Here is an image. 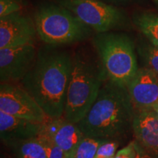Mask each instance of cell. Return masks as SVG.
I'll use <instances>...</instances> for the list:
<instances>
[{
    "instance_id": "cell-1",
    "label": "cell",
    "mask_w": 158,
    "mask_h": 158,
    "mask_svg": "<svg viewBox=\"0 0 158 158\" xmlns=\"http://www.w3.org/2000/svg\"><path fill=\"white\" fill-rule=\"evenodd\" d=\"M72 65L73 56L67 51L53 45L43 47L37 52L32 68L19 83L48 117L64 115Z\"/></svg>"
},
{
    "instance_id": "cell-2",
    "label": "cell",
    "mask_w": 158,
    "mask_h": 158,
    "mask_svg": "<svg viewBox=\"0 0 158 158\" xmlns=\"http://www.w3.org/2000/svg\"><path fill=\"white\" fill-rule=\"evenodd\" d=\"M135 114L127 87L107 79L78 125L84 136L119 143L133 130Z\"/></svg>"
},
{
    "instance_id": "cell-3",
    "label": "cell",
    "mask_w": 158,
    "mask_h": 158,
    "mask_svg": "<svg viewBox=\"0 0 158 158\" xmlns=\"http://www.w3.org/2000/svg\"><path fill=\"white\" fill-rule=\"evenodd\" d=\"M107 79L98 54L95 56L86 49L78 48L73 55L63 117L74 123L80 122L95 102Z\"/></svg>"
},
{
    "instance_id": "cell-4",
    "label": "cell",
    "mask_w": 158,
    "mask_h": 158,
    "mask_svg": "<svg viewBox=\"0 0 158 158\" xmlns=\"http://www.w3.org/2000/svg\"><path fill=\"white\" fill-rule=\"evenodd\" d=\"M92 43L108 79L127 86L138 69L133 39L124 32L107 31L97 33Z\"/></svg>"
},
{
    "instance_id": "cell-5",
    "label": "cell",
    "mask_w": 158,
    "mask_h": 158,
    "mask_svg": "<svg viewBox=\"0 0 158 158\" xmlns=\"http://www.w3.org/2000/svg\"><path fill=\"white\" fill-rule=\"evenodd\" d=\"M34 21L41 40L53 46L82 42L89 38L93 32L73 13L59 4L39 6Z\"/></svg>"
},
{
    "instance_id": "cell-6",
    "label": "cell",
    "mask_w": 158,
    "mask_h": 158,
    "mask_svg": "<svg viewBox=\"0 0 158 158\" xmlns=\"http://www.w3.org/2000/svg\"><path fill=\"white\" fill-rule=\"evenodd\" d=\"M96 33L117 31L130 27L125 12L101 0H57Z\"/></svg>"
},
{
    "instance_id": "cell-7",
    "label": "cell",
    "mask_w": 158,
    "mask_h": 158,
    "mask_svg": "<svg viewBox=\"0 0 158 158\" xmlns=\"http://www.w3.org/2000/svg\"><path fill=\"white\" fill-rule=\"evenodd\" d=\"M0 111L38 123L49 118L29 92L13 83L0 84Z\"/></svg>"
},
{
    "instance_id": "cell-8",
    "label": "cell",
    "mask_w": 158,
    "mask_h": 158,
    "mask_svg": "<svg viewBox=\"0 0 158 158\" xmlns=\"http://www.w3.org/2000/svg\"><path fill=\"white\" fill-rule=\"evenodd\" d=\"M37 55L34 44L0 48V81L19 84L33 67Z\"/></svg>"
},
{
    "instance_id": "cell-9",
    "label": "cell",
    "mask_w": 158,
    "mask_h": 158,
    "mask_svg": "<svg viewBox=\"0 0 158 158\" xmlns=\"http://www.w3.org/2000/svg\"><path fill=\"white\" fill-rule=\"evenodd\" d=\"M37 35L35 21L21 12L0 19V48L34 44Z\"/></svg>"
},
{
    "instance_id": "cell-10",
    "label": "cell",
    "mask_w": 158,
    "mask_h": 158,
    "mask_svg": "<svg viewBox=\"0 0 158 158\" xmlns=\"http://www.w3.org/2000/svg\"><path fill=\"white\" fill-rule=\"evenodd\" d=\"M126 87L135 112L158 107V77L153 71L145 67L138 68Z\"/></svg>"
},
{
    "instance_id": "cell-11",
    "label": "cell",
    "mask_w": 158,
    "mask_h": 158,
    "mask_svg": "<svg viewBox=\"0 0 158 158\" xmlns=\"http://www.w3.org/2000/svg\"><path fill=\"white\" fill-rule=\"evenodd\" d=\"M42 130L63 150L64 158L76 149L84 135L78 123L68 121L64 117L50 118L43 123Z\"/></svg>"
},
{
    "instance_id": "cell-12",
    "label": "cell",
    "mask_w": 158,
    "mask_h": 158,
    "mask_svg": "<svg viewBox=\"0 0 158 158\" xmlns=\"http://www.w3.org/2000/svg\"><path fill=\"white\" fill-rule=\"evenodd\" d=\"M43 123L31 122L0 111V138L9 146L37 137L42 129Z\"/></svg>"
},
{
    "instance_id": "cell-13",
    "label": "cell",
    "mask_w": 158,
    "mask_h": 158,
    "mask_svg": "<svg viewBox=\"0 0 158 158\" xmlns=\"http://www.w3.org/2000/svg\"><path fill=\"white\" fill-rule=\"evenodd\" d=\"M133 133L138 146L158 155V116L155 110L135 112Z\"/></svg>"
},
{
    "instance_id": "cell-14",
    "label": "cell",
    "mask_w": 158,
    "mask_h": 158,
    "mask_svg": "<svg viewBox=\"0 0 158 158\" xmlns=\"http://www.w3.org/2000/svg\"><path fill=\"white\" fill-rule=\"evenodd\" d=\"M133 22L149 43L158 47V14L137 13L134 15Z\"/></svg>"
},
{
    "instance_id": "cell-15",
    "label": "cell",
    "mask_w": 158,
    "mask_h": 158,
    "mask_svg": "<svg viewBox=\"0 0 158 158\" xmlns=\"http://www.w3.org/2000/svg\"><path fill=\"white\" fill-rule=\"evenodd\" d=\"M15 158H48L45 148L37 137L9 146Z\"/></svg>"
},
{
    "instance_id": "cell-16",
    "label": "cell",
    "mask_w": 158,
    "mask_h": 158,
    "mask_svg": "<svg viewBox=\"0 0 158 158\" xmlns=\"http://www.w3.org/2000/svg\"><path fill=\"white\" fill-rule=\"evenodd\" d=\"M104 141L84 136L76 149L66 158H94L100 144Z\"/></svg>"
},
{
    "instance_id": "cell-17",
    "label": "cell",
    "mask_w": 158,
    "mask_h": 158,
    "mask_svg": "<svg viewBox=\"0 0 158 158\" xmlns=\"http://www.w3.org/2000/svg\"><path fill=\"white\" fill-rule=\"evenodd\" d=\"M145 68L153 71L158 77V47L151 43H142L138 48Z\"/></svg>"
},
{
    "instance_id": "cell-18",
    "label": "cell",
    "mask_w": 158,
    "mask_h": 158,
    "mask_svg": "<svg viewBox=\"0 0 158 158\" xmlns=\"http://www.w3.org/2000/svg\"><path fill=\"white\" fill-rule=\"evenodd\" d=\"M37 137L44 147L48 158H64L63 150L42 129Z\"/></svg>"
},
{
    "instance_id": "cell-19",
    "label": "cell",
    "mask_w": 158,
    "mask_h": 158,
    "mask_svg": "<svg viewBox=\"0 0 158 158\" xmlns=\"http://www.w3.org/2000/svg\"><path fill=\"white\" fill-rule=\"evenodd\" d=\"M24 6L23 0H0V19L21 12Z\"/></svg>"
},
{
    "instance_id": "cell-20",
    "label": "cell",
    "mask_w": 158,
    "mask_h": 158,
    "mask_svg": "<svg viewBox=\"0 0 158 158\" xmlns=\"http://www.w3.org/2000/svg\"><path fill=\"white\" fill-rule=\"evenodd\" d=\"M119 143L115 141H105L100 144L94 158L114 157Z\"/></svg>"
},
{
    "instance_id": "cell-21",
    "label": "cell",
    "mask_w": 158,
    "mask_h": 158,
    "mask_svg": "<svg viewBox=\"0 0 158 158\" xmlns=\"http://www.w3.org/2000/svg\"><path fill=\"white\" fill-rule=\"evenodd\" d=\"M136 152L135 141H131L127 146L116 152L114 158H136Z\"/></svg>"
},
{
    "instance_id": "cell-22",
    "label": "cell",
    "mask_w": 158,
    "mask_h": 158,
    "mask_svg": "<svg viewBox=\"0 0 158 158\" xmlns=\"http://www.w3.org/2000/svg\"><path fill=\"white\" fill-rule=\"evenodd\" d=\"M101 1L107 4H109V5L119 7L120 6L127 5H130V4L137 2L139 0H101Z\"/></svg>"
},
{
    "instance_id": "cell-23",
    "label": "cell",
    "mask_w": 158,
    "mask_h": 158,
    "mask_svg": "<svg viewBox=\"0 0 158 158\" xmlns=\"http://www.w3.org/2000/svg\"><path fill=\"white\" fill-rule=\"evenodd\" d=\"M135 148H136V152H137L136 158H153L154 156L155 155L146 152L145 150H143L142 148L140 147L139 146H138L136 143H135Z\"/></svg>"
},
{
    "instance_id": "cell-24",
    "label": "cell",
    "mask_w": 158,
    "mask_h": 158,
    "mask_svg": "<svg viewBox=\"0 0 158 158\" xmlns=\"http://www.w3.org/2000/svg\"><path fill=\"white\" fill-rule=\"evenodd\" d=\"M155 111L156 112V113H157V116H158V107L156 108V109L155 110Z\"/></svg>"
},
{
    "instance_id": "cell-25",
    "label": "cell",
    "mask_w": 158,
    "mask_h": 158,
    "mask_svg": "<svg viewBox=\"0 0 158 158\" xmlns=\"http://www.w3.org/2000/svg\"><path fill=\"white\" fill-rule=\"evenodd\" d=\"M154 1H155L156 3H157V4H158V0H154Z\"/></svg>"
},
{
    "instance_id": "cell-26",
    "label": "cell",
    "mask_w": 158,
    "mask_h": 158,
    "mask_svg": "<svg viewBox=\"0 0 158 158\" xmlns=\"http://www.w3.org/2000/svg\"><path fill=\"white\" fill-rule=\"evenodd\" d=\"M110 158H114V157H110Z\"/></svg>"
}]
</instances>
